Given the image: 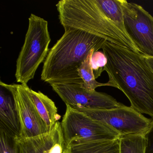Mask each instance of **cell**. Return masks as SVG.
Listing matches in <instances>:
<instances>
[{
  "instance_id": "obj_8",
  "label": "cell",
  "mask_w": 153,
  "mask_h": 153,
  "mask_svg": "<svg viewBox=\"0 0 153 153\" xmlns=\"http://www.w3.org/2000/svg\"><path fill=\"white\" fill-rule=\"evenodd\" d=\"M0 85L10 91L15 99L20 123V138H29L49 132L36 110L27 85H8L1 81Z\"/></svg>"
},
{
  "instance_id": "obj_9",
  "label": "cell",
  "mask_w": 153,
  "mask_h": 153,
  "mask_svg": "<svg viewBox=\"0 0 153 153\" xmlns=\"http://www.w3.org/2000/svg\"><path fill=\"white\" fill-rule=\"evenodd\" d=\"M53 91L66 104L74 108L110 109L123 105L105 93L87 90L78 84L51 85Z\"/></svg>"
},
{
  "instance_id": "obj_1",
  "label": "cell",
  "mask_w": 153,
  "mask_h": 153,
  "mask_svg": "<svg viewBox=\"0 0 153 153\" xmlns=\"http://www.w3.org/2000/svg\"><path fill=\"white\" fill-rule=\"evenodd\" d=\"M102 49L107 59L104 71L111 86L123 92L131 107L153 119V72L146 57L107 41Z\"/></svg>"
},
{
  "instance_id": "obj_20",
  "label": "cell",
  "mask_w": 153,
  "mask_h": 153,
  "mask_svg": "<svg viewBox=\"0 0 153 153\" xmlns=\"http://www.w3.org/2000/svg\"><path fill=\"white\" fill-rule=\"evenodd\" d=\"M147 62L149 66L151 68V70L153 72V58H149V57H146Z\"/></svg>"
},
{
  "instance_id": "obj_6",
  "label": "cell",
  "mask_w": 153,
  "mask_h": 153,
  "mask_svg": "<svg viewBox=\"0 0 153 153\" xmlns=\"http://www.w3.org/2000/svg\"><path fill=\"white\" fill-rule=\"evenodd\" d=\"M74 109L107 125L121 136L145 134L152 121L131 106L124 105L110 109Z\"/></svg>"
},
{
  "instance_id": "obj_12",
  "label": "cell",
  "mask_w": 153,
  "mask_h": 153,
  "mask_svg": "<svg viewBox=\"0 0 153 153\" xmlns=\"http://www.w3.org/2000/svg\"><path fill=\"white\" fill-rule=\"evenodd\" d=\"M63 153H120V139L72 141L65 147Z\"/></svg>"
},
{
  "instance_id": "obj_17",
  "label": "cell",
  "mask_w": 153,
  "mask_h": 153,
  "mask_svg": "<svg viewBox=\"0 0 153 153\" xmlns=\"http://www.w3.org/2000/svg\"><path fill=\"white\" fill-rule=\"evenodd\" d=\"M15 139L0 129V153H17Z\"/></svg>"
},
{
  "instance_id": "obj_10",
  "label": "cell",
  "mask_w": 153,
  "mask_h": 153,
  "mask_svg": "<svg viewBox=\"0 0 153 153\" xmlns=\"http://www.w3.org/2000/svg\"><path fill=\"white\" fill-rule=\"evenodd\" d=\"M0 129L15 138L20 137V126L15 99L11 93L1 86Z\"/></svg>"
},
{
  "instance_id": "obj_13",
  "label": "cell",
  "mask_w": 153,
  "mask_h": 153,
  "mask_svg": "<svg viewBox=\"0 0 153 153\" xmlns=\"http://www.w3.org/2000/svg\"><path fill=\"white\" fill-rule=\"evenodd\" d=\"M29 91L38 113L50 132L61 118L55 103L41 91L36 92L30 88Z\"/></svg>"
},
{
  "instance_id": "obj_2",
  "label": "cell",
  "mask_w": 153,
  "mask_h": 153,
  "mask_svg": "<svg viewBox=\"0 0 153 153\" xmlns=\"http://www.w3.org/2000/svg\"><path fill=\"white\" fill-rule=\"evenodd\" d=\"M44 62L42 80L51 85H82L78 69L92 50L102 49L106 40L79 29L65 28Z\"/></svg>"
},
{
  "instance_id": "obj_4",
  "label": "cell",
  "mask_w": 153,
  "mask_h": 153,
  "mask_svg": "<svg viewBox=\"0 0 153 153\" xmlns=\"http://www.w3.org/2000/svg\"><path fill=\"white\" fill-rule=\"evenodd\" d=\"M28 21L25 42L17 60L15 74L17 82L23 85H27L34 78L38 67L44 62L51 42L46 20L32 14Z\"/></svg>"
},
{
  "instance_id": "obj_7",
  "label": "cell",
  "mask_w": 153,
  "mask_h": 153,
  "mask_svg": "<svg viewBox=\"0 0 153 153\" xmlns=\"http://www.w3.org/2000/svg\"><path fill=\"white\" fill-rule=\"evenodd\" d=\"M120 1L126 33L141 54L153 58V17L138 4Z\"/></svg>"
},
{
  "instance_id": "obj_16",
  "label": "cell",
  "mask_w": 153,
  "mask_h": 153,
  "mask_svg": "<svg viewBox=\"0 0 153 153\" xmlns=\"http://www.w3.org/2000/svg\"><path fill=\"white\" fill-rule=\"evenodd\" d=\"M120 153H145L146 141L144 134L121 136Z\"/></svg>"
},
{
  "instance_id": "obj_18",
  "label": "cell",
  "mask_w": 153,
  "mask_h": 153,
  "mask_svg": "<svg viewBox=\"0 0 153 153\" xmlns=\"http://www.w3.org/2000/svg\"><path fill=\"white\" fill-rule=\"evenodd\" d=\"M107 59L103 53L99 51L94 53L91 59V64L96 79L101 76L104 71Z\"/></svg>"
},
{
  "instance_id": "obj_5",
  "label": "cell",
  "mask_w": 153,
  "mask_h": 153,
  "mask_svg": "<svg viewBox=\"0 0 153 153\" xmlns=\"http://www.w3.org/2000/svg\"><path fill=\"white\" fill-rule=\"evenodd\" d=\"M61 126L65 147L74 141L112 140L121 135L107 125L66 105Z\"/></svg>"
},
{
  "instance_id": "obj_11",
  "label": "cell",
  "mask_w": 153,
  "mask_h": 153,
  "mask_svg": "<svg viewBox=\"0 0 153 153\" xmlns=\"http://www.w3.org/2000/svg\"><path fill=\"white\" fill-rule=\"evenodd\" d=\"M63 133L58 121L48 133L29 138L15 139L17 153H51L53 146Z\"/></svg>"
},
{
  "instance_id": "obj_14",
  "label": "cell",
  "mask_w": 153,
  "mask_h": 153,
  "mask_svg": "<svg viewBox=\"0 0 153 153\" xmlns=\"http://www.w3.org/2000/svg\"><path fill=\"white\" fill-rule=\"evenodd\" d=\"M95 50H92L88 55L84 62L82 63L78 69V74L83 81V84L80 85L81 87L88 90H95L97 87L101 86H111L108 82L101 83L96 80L91 64L92 55Z\"/></svg>"
},
{
  "instance_id": "obj_15",
  "label": "cell",
  "mask_w": 153,
  "mask_h": 153,
  "mask_svg": "<svg viewBox=\"0 0 153 153\" xmlns=\"http://www.w3.org/2000/svg\"><path fill=\"white\" fill-rule=\"evenodd\" d=\"M97 2L106 16L127 34L120 0H97Z\"/></svg>"
},
{
  "instance_id": "obj_19",
  "label": "cell",
  "mask_w": 153,
  "mask_h": 153,
  "mask_svg": "<svg viewBox=\"0 0 153 153\" xmlns=\"http://www.w3.org/2000/svg\"><path fill=\"white\" fill-rule=\"evenodd\" d=\"M146 141L145 153H153V119L150 126L145 134Z\"/></svg>"
},
{
  "instance_id": "obj_3",
  "label": "cell",
  "mask_w": 153,
  "mask_h": 153,
  "mask_svg": "<svg viewBox=\"0 0 153 153\" xmlns=\"http://www.w3.org/2000/svg\"><path fill=\"white\" fill-rule=\"evenodd\" d=\"M56 6L64 28L79 29L140 53L131 38L106 16L97 0H61Z\"/></svg>"
}]
</instances>
